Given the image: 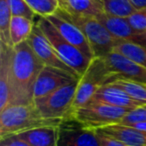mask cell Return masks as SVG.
I'll use <instances>...</instances> for the list:
<instances>
[{
  "label": "cell",
  "instance_id": "1",
  "mask_svg": "<svg viewBox=\"0 0 146 146\" xmlns=\"http://www.w3.org/2000/svg\"><path fill=\"white\" fill-rule=\"evenodd\" d=\"M45 64L27 41L14 46L13 74L20 104L33 103V89Z\"/></svg>",
  "mask_w": 146,
  "mask_h": 146
},
{
  "label": "cell",
  "instance_id": "2",
  "mask_svg": "<svg viewBox=\"0 0 146 146\" xmlns=\"http://www.w3.org/2000/svg\"><path fill=\"white\" fill-rule=\"evenodd\" d=\"M62 120L43 118L32 104H14L0 111V137L43 126H58Z\"/></svg>",
  "mask_w": 146,
  "mask_h": 146
},
{
  "label": "cell",
  "instance_id": "3",
  "mask_svg": "<svg viewBox=\"0 0 146 146\" xmlns=\"http://www.w3.org/2000/svg\"><path fill=\"white\" fill-rule=\"evenodd\" d=\"M59 15L78 27L89 42L95 57H104L110 53L120 40L111 34L108 29L95 16L69 13L60 8L56 11Z\"/></svg>",
  "mask_w": 146,
  "mask_h": 146
},
{
  "label": "cell",
  "instance_id": "4",
  "mask_svg": "<svg viewBox=\"0 0 146 146\" xmlns=\"http://www.w3.org/2000/svg\"><path fill=\"white\" fill-rule=\"evenodd\" d=\"M117 78L118 76L110 71L102 57H94L84 74L78 80L72 113L85 106L100 87L114 81Z\"/></svg>",
  "mask_w": 146,
  "mask_h": 146
},
{
  "label": "cell",
  "instance_id": "5",
  "mask_svg": "<svg viewBox=\"0 0 146 146\" xmlns=\"http://www.w3.org/2000/svg\"><path fill=\"white\" fill-rule=\"evenodd\" d=\"M36 23L50 41L61 59L75 71L79 77H81L88 68L92 59L85 56L79 49L63 38L62 35L46 17H40Z\"/></svg>",
  "mask_w": 146,
  "mask_h": 146
},
{
  "label": "cell",
  "instance_id": "6",
  "mask_svg": "<svg viewBox=\"0 0 146 146\" xmlns=\"http://www.w3.org/2000/svg\"><path fill=\"white\" fill-rule=\"evenodd\" d=\"M78 80L62 86L59 89L33 101L43 118L60 119L71 117L72 106L75 99Z\"/></svg>",
  "mask_w": 146,
  "mask_h": 146
},
{
  "label": "cell",
  "instance_id": "7",
  "mask_svg": "<svg viewBox=\"0 0 146 146\" xmlns=\"http://www.w3.org/2000/svg\"><path fill=\"white\" fill-rule=\"evenodd\" d=\"M130 110L102 103H87L75 110L71 117L75 118L86 127L98 129L111 124H117Z\"/></svg>",
  "mask_w": 146,
  "mask_h": 146
},
{
  "label": "cell",
  "instance_id": "8",
  "mask_svg": "<svg viewBox=\"0 0 146 146\" xmlns=\"http://www.w3.org/2000/svg\"><path fill=\"white\" fill-rule=\"evenodd\" d=\"M14 47L0 42V111L9 105L20 104L13 74Z\"/></svg>",
  "mask_w": 146,
  "mask_h": 146
},
{
  "label": "cell",
  "instance_id": "9",
  "mask_svg": "<svg viewBox=\"0 0 146 146\" xmlns=\"http://www.w3.org/2000/svg\"><path fill=\"white\" fill-rule=\"evenodd\" d=\"M57 146H100L97 130L88 128L73 117L65 118L58 126Z\"/></svg>",
  "mask_w": 146,
  "mask_h": 146
},
{
  "label": "cell",
  "instance_id": "10",
  "mask_svg": "<svg viewBox=\"0 0 146 146\" xmlns=\"http://www.w3.org/2000/svg\"><path fill=\"white\" fill-rule=\"evenodd\" d=\"M75 80H79V78L56 67L45 65L35 82L33 89V101L44 97Z\"/></svg>",
  "mask_w": 146,
  "mask_h": 146
},
{
  "label": "cell",
  "instance_id": "11",
  "mask_svg": "<svg viewBox=\"0 0 146 146\" xmlns=\"http://www.w3.org/2000/svg\"><path fill=\"white\" fill-rule=\"evenodd\" d=\"M27 42L29 43V45L32 47V49L35 51V53L38 55V57L42 60V62L45 65L56 67V68L69 72L73 75H75L76 77L80 78L77 73L61 59V57L56 52V50L52 46L48 38L45 36L42 30L39 28L37 23H35L32 33L29 36Z\"/></svg>",
  "mask_w": 146,
  "mask_h": 146
},
{
  "label": "cell",
  "instance_id": "12",
  "mask_svg": "<svg viewBox=\"0 0 146 146\" xmlns=\"http://www.w3.org/2000/svg\"><path fill=\"white\" fill-rule=\"evenodd\" d=\"M102 58L110 71L118 77L146 84V67L134 62L114 50Z\"/></svg>",
  "mask_w": 146,
  "mask_h": 146
},
{
  "label": "cell",
  "instance_id": "13",
  "mask_svg": "<svg viewBox=\"0 0 146 146\" xmlns=\"http://www.w3.org/2000/svg\"><path fill=\"white\" fill-rule=\"evenodd\" d=\"M46 18L54 25L58 32L63 36V38H65L69 43L79 49L85 56L90 59H93L95 57L88 40L76 25L65 19L58 13H54Z\"/></svg>",
  "mask_w": 146,
  "mask_h": 146
},
{
  "label": "cell",
  "instance_id": "14",
  "mask_svg": "<svg viewBox=\"0 0 146 146\" xmlns=\"http://www.w3.org/2000/svg\"><path fill=\"white\" fill-rule=\"evenodd\" d=\"M97 18L117 39L146 47V35L135 30L127 18L110 16L104 12L100 13Z\"/></svg>",
  "mask_w": 146,
  "mask_h": 146
},
{
  "label": "cell",
  "instance_id": "15",
  "mask_svg": "<svg viewBox=\"0 0 146 146\" xmlns=\"http://www.w3.org/2000/svg\"><path fill=\"white\" fill-rule=\"evenodd\" d=\"M88 103H102L131 110L142 105L141 103L130 97L119 86L114 85L112 83L105 84L100 87Z\"/></svg>",
  "mask_w": 146,
  "mask_h": 146
},
{
  "label": "cell",
  "instance_id": "16",
  "mask_svg": "<svg viewBox=\"0 0 146 146\" xmlns=\"http://www.w3.org/2000/svg\"><path fill=\"white\" fill-rule=\"evenodd\" d=\"M98 129L129 146H146V132L130 126L111 124Z\"/></svg>",
  "mask_w": 146,
  "mask_h": 146
},
{
  "label": "cell",
  "instance_id": "17",
  "mask_svg": "<svg viewBox=\"0 0 146 146\" xmlns=\"http://www.w3.org/2000/svg\"><path fill=\"white\" fill-rule=\"evenodd\" d=\"M58 126H43L16 135L30 146H57Z\"/></svg>",
  "mask_w": 146,
  "mask_h": 146
},
{
  "label": "cell",
  "instance_id": "18",
  "mask_svg": "<svg viewBox=\"0 0 146 146\" xmlns=\"http://www.w3.org/2000/svg\"><path fill=\"white\" fill-rule=\"evenodd\" d=\"M59 7L69 13L97 17L103 9L93 0H58Z\"/></svg>",
  "mask_w": 146,
  "mask_h": 146
},
{
  "label": "cell",
  "instance_id": "19",
  "mask_svg": "<svg viewBox=\"0 0 146 146\" xmlns=\"http://www.w3.org/2000/svg\"><path fill=\"white\" fill-rule=\"evenodd\" d=\"M35 23L30 19L21 16H13L10 22L9 34L12 47L27 41L32 33Z\"/></svg>",
  "mask_w": 146,
  "mask_h": 146
},
{
  "label": "cell",
  "instance_id": "20",
  "mask_svg": "<svg viewBox=\"0 0 146 146\" xmlns=\"http://www.w3.org/2000/svg\"><path fill=\"white\" fill-rule=\"evenodd\" d=\"M114 51L124 55L132 61L146 67V47L142 45L134 44L127 41L119 40L116 43Z\"/></svg>",
  "mask_w": 146,
  "mask_h": 146
},
{
  "label": "cell",
  "instance_id": "21",
  "mask_svg": "<svg viewBox=\"0 0 146 146\" xmlns=\"http://www.w3.org/2000/svg\"><path fill=\"white\" fill-rule=\"evenodd\" d=\"M103 12L110 16L128 18L137 9L130 0H100Z\"/></svg>",
  "mask_w": 146,
  "mask_h": 146
},
{
  "label": "cell",
  "instance_id": "22",
  "mask_svg": "<svg viewBox=\"0 0 146 146\" xmlns=\"http://www.w3.org/2000/svg\"><path fill=\"white\" fill-rule=\"evenodd\" d=\"M110 83L119 86L131 98L141 103L142 105H146V84L141 83V82L131 81V80L124 79L121 77H118L117 79Z\"/></svg>",
  "mask_w": 146,
  "mask_h": 146
},
{
  "label": "cell",
  "instance_id": "23",
  "mask_svg": "<svg viewBox=\"0 0 146 146\" xmlns=\"http://www.w3.org/2000/svg\"><path fill=\"white\" fill-rule=\"evenodd\" d=\"M12 12L9 0H0V42L12 46L9 34Z\"/></svg>",
  "mask_w": 146,
  "mask_h": 146
},
{
  "label": "cell",
  "instance_id": "24",
  "mask_svg": "<svg viewBox=\"0 0 146 146\" xmlns=\"http://www.w3.org/2000/svg\"><path fill=\"white\" fill-rule=\"evenodd\" d=\"M36 15L48 17L59 9L58 0H25Z\"/></svg>",
  "mask_w": 146,
  "mask_h": 146
},
{
  "label": "cell",
  "instance_id": "25",
  "mask_svg": "<svg viewBox=\"0 0 146 146\" xmlns=\"http://www.w3.org/2000/svg\"><path fill=\"white\" fill-rule=\"evenodd\" d=\"M9 2L12 16H21L32 21L34 20L36 14L25 0H9Z\"/></svg>",
  "mask_w": 146,
  "mask_h": 146
},
{
  "label": "cell",
  "instance_id": "26",
  "mask_svg": "<svg viewBox=\"0 0 146 146\" xmlns=\"http://www.w3.org/2000/svg\"><path fill=\"white\" fill-rule=\"evenodd\" d=\"M140 122H146V105H141L135 109L130 110L117 124L131 125Z\"/></svg>",
  "mask_w": 146,
  "mask_h": 146
},
{
  "label": "cell",
  "instance_id": "27",
  "mask_svg": "<svg viewBox=\"0 0 146 146\" xmlns=\"http://www.w3.org/2000/svg\"><path fill=\"white\" fill-rule=\"evenodd\" d=\"M127 20L135 30L146 35V7L137 9L128 17Z\"/></svg>",
  "mask_w": 146,
  "mask_h": 146
},
{
  "label": "cell",
  "instance_id": "28",
  "mask_svg": "<svg viewBox=\"0 0 146 146\" xmlns=\"http://www.w3.org/2000/svg\"><path fill=\"white\" fill-rule=\"evenodd\" d=\"M96 130H97L98 138H99V141H100V146H129L124 143V142L116 139V138L107 135L104 132H102L101 130L99 129H96Z\"/></svg>",
  "mask_w": 146,
  "mask_h": 146
},
{
  "label": "cell",
  "instance_id": "29",
  "mask_svg": "<svg viewBox=\"0 0 146 146\" xmlns=\"http://www.w3.org/2000/svg\"><path fill=\"white\" fill-rule=\"evenodd\" d=\"M0 146H30L27 142L19 138L16 134L7 135L5 137L1 138Z\"/></svg>",
  "mask_w": 146,
  "mask_h": 146
},
{
  "label": "cell",
  "instance_id": "30",
  "mask_svg": "<svg viewBox=\"0 0 146 146\" xmlns=\"http://www.w3.org/2000/svg\"><path fill=\"white\" fill-rule=\"evenodd\" d=\"M130 2L135 6L136 9H140V8L146 7V0H130Z\"/></svg>",
  "mask_w": 146,
  "mask_h": 146
},
{
  "label": "cell",
  "instance_id": "31",
  "mask_svg": "<svg viewBox=\"0 0 146 146\" xmlns=\"http://www.w3.org/2000/svg\"><path fill=\"white\" fill-rule=\"evenodd\" d=\"M126 126H130V127H133V128H135V129L146 132V122H140V123H135V124H131V125H126Z\"/></svg>",
  "mask_w": 146,
  "mask_h": 146
},
{
  "label": "cell",
  "instance_id": "32",
  "mask_svg": "<svg viewBox=\"0 0 146 146\" xmlns=\"http://www.w3.org/2000/svg\"><path fill=\"white\" fill-rule=\"evenodd\" d=\"M93 1H94V2H95V3H97V4H98V5H100V6H101V7H102V4H101V1H100V0H93ZM102 9H103V7H102Z\"/></svg>",
  "mask_w": 146,
  "mask_h": 146
}]
</instances>
